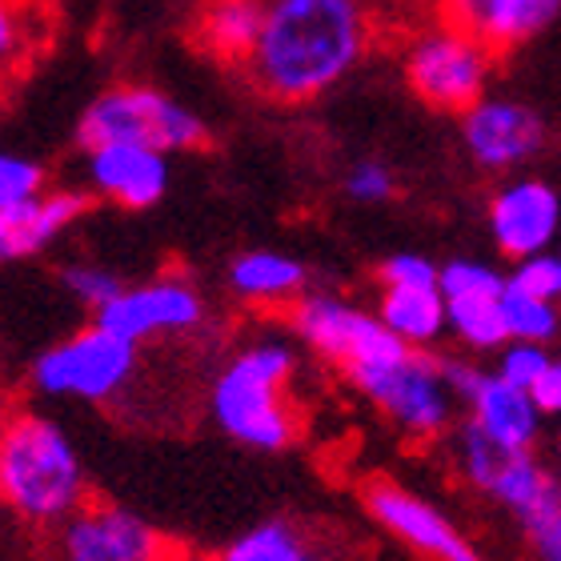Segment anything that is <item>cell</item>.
Returning a JSON list of instances; mask_svg holds the SVG:
<instances>
[{
  "instance_id": "d6986e66",
  "label": "cell",
  "mask_w": 561,
  "mask_h": 561,
  "mask_svg": "<svg viewBox=\"0 0 561 561\" xmlns=\"http://www.w3.org/2000/svg\"><path fill=\"white\" fill-rule=\"evenodd\" d=\"M225 285L245 305L277 309V305H297L309 293V270L277 249H249L229 261Z\"/></svg>"
},
{
  "instance_id": "ffe728a7",
  "label": "cell",
  "mask_w": 561,
  "mask_h": 561,
  "mask_svg": "<svg viewBox=\"0 0 561 561\" xmlns=\"http://www.w3.org/2000/svg\"><path fill=\"white\" fill-rule=\"evenodd\" d=\"M265 24V0H201L193 36L221 65H245Z\"/></svg>"
},
{
  "instance_id": "1f68e13d",
  "label": "cell",
  "mask_w": 561,
  "mask_h": 561,
  "mask_svg": "<svg viewBox=\"0 0 561 561\" xmlns=\"http://www.w3.org/2000/svg\"><path fill=\"white\" fill-rule=\"evenodd\" d=\"M21 41H24V28H21V16L12 9L0 12V57L12 60L21 53Z\"/></svg>"
},
{
  "instance_id": "30bf717a",
  "label": "cell",
  "mask_w": 561,
  "mask_h": 561,
  "mask_svg": "<svg viewBox=\"0 0 561 561\" xmlns=\"http://www.w3.org/2000/svg\"><path fill=\"white\" fill-rule=\"evenodd\" d=\"M173 546L140 514L113 502L81 505L45 541V561H169Z\"/></svg>"
},
{
  "instance_id": "4316f807",
  "label": "cell",
  "mask_w": 561,
  "mask_h": 561,
  "mask_svg": "<svg viewBox=\"0 0 561 561\" xmlns=\"http://www.w3.org/2000/svg\"><path fill=\"white\" fill-rule=\"evenodd\" d=\"M341 193L353 201V205H386L398 193V176L386 161H374V157H362L353 161L341 176Z\"/></svg>"
},
{
  "instance_id": "44dd1931",
  "label": "cell",
  "mask_w": 561,
  "mask_h": 561,
  "mask_svg": "<svg viewBox=\"0 0 561 561\" xmlns=\"http://www.w3.org/2000/svg\"><path fill=\"white\" fill-rule=\"evenodd\" d=\"M377 313L413 350H433L449 333L442 285H381Z\"/></svg>"
},
{
  "instance_id": "ac0fdd59",
  "label": "cell",
  "mask_w": 561,
  "mask_h": 561,
  "mask_svg": "<svg viewBox=\"0 0 561 561\" xmlns=\"http://www.w3.org/2000/svg\"><path fill=\"white\" fill-rule=\"evenodd\" d=\"M89 197L93 193H81V188H48L24 209L0 213V257L28 261L45 253L89 213Z\"/></svg>"
},
{
  "instance_id": "ba28073f",
  "label": "cell",
  "mask_w": 561,
  "mask_h": 561,
  "mask_svg": "<svg viewBox=\"0 0 561 561\" xmlns=\"http://www.w3.org/2000/svg\"><path fill=\"white\" fill-rule=\"evenodd\" d=\"M457 129L466 157L490 176H517L526 164L538 161L550 140L538 108L502 93H485L478 105H469L457 117Z\"/></svg>"
},
{
  "instance_id": "52a82bcc",
  "label": "cell",
  "mask_w": 561,
  "mask_h": 561,
  "mask_svg": "<svg viewBox=\"0 0 561 561\" xmlns=\"http://www.w3.org/2000/svg\"><path fill=\"white\" fill-rule=\"evenodd\" d=\"M133 369H137V345L93 321L89 329H77L65 341L48 345L28 369V386L41 398L101 405L129 386Z\"/></svg>"
},
{
  "instance_id": "e575fe53",
  "label": "cell",
  "mask_w": 561,
  "mask_h": 561,
  "mask_svg": "<svg viewBox=\"0 0 561 561\" xmlns=\"http://www.w3.org/2000/svg\"><path fill=\"white\" fill-rule=\"evenodd\" d=\"M558 257H561V249H558Z\"/></svg>"
},
{
  "instance_id": "8992f818",
  "label": "cell",
  "mask_w": 561,
  "mask_h": 561,
  "mask_svg": "<svg viewBox=\"0 0 561 561\" xmlns=\"http://www.w3.org/2000/svg\"><path fill=\"white\" fill-rule=\"evenodd\" d=\"M108 140H133L161 152H193L209 145V125L201 113L152 84H113L84 105L77 121V145L93 149Z\"/></svg>"
},
{
  "instance_id": "277c9868",
  "label": "cell",
  "mask_w": 561,
  "mask_h": 561,
  "mask_svg": "<svg viewBox=\"0 0 561 561\" xmlns=\"http://www.w3.org/2000/svg\"><path fill=\"white\" fill-rule=\"evenodd\" d=\"M345 381L413 442H437L454 433L461 401L449 386L445 357H433L430 350L398 341L386 353L345 369Z\"/></svg>"
},
{
  "instance_id": "5b68a950",
  "label": "cell",
  "mask_w": 561,
  "mask_h": 561,
  "mask_svg": "<svg viewBox=\"0 0 561 561\" xmlns=\"http://www.w3.org/2000/svg\"><path fill=\"white\" fill-rule=\"evenodd\" d=\"M493 65H497V53L481 36L445 16L417 28L401 48V72L413 96L421 105L454 113V117H461L469 105H478L490 93Z\"/></svg>"
},
{
  "instance_id": "7c38bea8",
  "label": "cell",
  "mask_w": 561,
  "mask_h": 561,
  "mask_svg": "<svg viewBox=\"0 0 561 561\" xmlns=\"http://www.w3.org/2000/svg\"><path fill=\"white\" fill-rule=\"evenodd\" d=\"M205 297L181 273H161L140 285H125L113 301L96 313V321L117 337L145 345L157 337H188L205 325Z\"/></svg>"
},
{
  "instance_id": "83f0119b",
  "label": "cell",
  "mask_w": 561,
  "mask_h": 561,
  "mask_svg": "<svg viewBox=\"0 0 561 561\" xmlns=\"http://www.w3.org/2000/svg\"><path fill=\"white\" fill-rule=\"evenodd\" d=\"M493 357H497L493 369H497L505 381H514V386H522V389H534V381H538V377L546 374V365L553 362V353L546 350V345H534V341H505Z\"/></svg>"
},
{
  "instance_id": "e0dca14e",
  "label": "cell",
  "mask_w": 561,
  "mask_h": 561,
  "mask_svg": "<svg viewBox=\"0 0 561 561\" xmlns=\"http://www.w3.org/2000/svg\"><path fill=\"white\" fill-rule=\"evenodd\" d=\"M437 12L481 36L493 53H514L561 21V0H437Z\"/></svg>"
},
{
  "instance_id": "7402d4cb",
  "label": "cell",
  "mask_w": 561,
  "mask_h": 561,
  "mask_svg": "<svg viewBox=\"0 0 561 561\" xmlns=\"http://www.w3.org/2000/svg\"><path fill=\"white\" fill-rule=\"evenodd\" d=\"M217 561H333L325 541L293 517H265L257 526L241 529Z\"/></svg>"
},
{
  "instance_id": "484cf974",
  "label": "cell",
  "mask_w": 561,
  "mask_h": 561,
  "mask_svg": "<svg viewBox=\"0 0 561 561\" xmlns=\"http://www.w3.org/2000/svg\"><path fill=\"white\" fill-rule=\"evenodd\" d=\"M41 193H48L45 164L24 152H0V213L24 209Z\"/></svg>"
},
{
  "instance_id": "d4e9b609",
  "label": "cell",
  "mask_w": 561,
  "mask_h": 561,
  "mask_svg": "<svg viewBox=\"0 0 561 561\" xmlns=\"http://www.w3.org/2000/svg\"><path fill=\"white\" fill-rule=\"evenodd\" d=\"M57 280L72 301L84 305V309H93V313H101V309L125 289V280L113 270H105V265H96V261H65L57 270Z\"/></svg>"
},
{
  "instance_id": "7a4b0ae2",
  "label": "cell",
  "mask_w": 561,
  "mask_h": 561,
  "mask_svg": "<svg viewBox=\"0 0 561 561\" xmlns=\"http://www.w3.org/2000/svg\"><path fill=\"white\" fill-rule=\"evenodd\" d=\"M0 502L24 529L53 534L89 505V473L69 430L41 410H16L0 430Z\"/></svg>"
},
{
  "instance_id": "4dcf8cb0",
  "label": "cell",
  "mask_w": 561,
  "mask_h": 561,
  "mask_svg": "<svg viewBox=\"0 0 561 561\" xmlns=\"http://www.w3.org/2000/svg\"><path fill=\"white\" fill-rule=\"evenodd\" d=\"M529 398H534V405H538L546 421H550V417L561 421V357H553V362L546 365V374L534 381Z\"/></svg>"
},
{
  "instance_id": "9a60e30c",
  "label": "cell",
  "mask_w": 561,
  "mask_h": 561,
  "mask_svg": "<svg viewBox=\"0 0 561 561\" xmlns=\"http://www.w3.org/2000/svg\"><path fill=\"white\" fill-rule=\"evenodd\" d=\"M505 289H510V273L493 270L485 261L461 257L442 265L449 333L469 353H497L510 341V329H505Z\"/></svg>"
},
{
  "instance_id": "3957f363",
  "label": "cell",
  "mask_w": 561,
  "mask_h": 561,
  "mask_svg": "<svg viewBox=\"0 0 561 561\" xmlns=\"http://www.w3.org/2000/svg\"><path fill=\"white\" fill-rule=\"evenodd\" d=\"M297 350L285 337H257L225 357L209 386L213 425L253 454H280L297 442L301 417L289 398Z\"/></svg>"
},
{
  "instance_id": "d6a6232c",
  "label": "cell",
  "mask_w": 561,
  "mask_h": 561,
  "mask_svg": "<svg viewBox=\"0 0 561 561\" xmlns=\"http://www.w3.org/2000/svg\"><path fill=\"white\" fill-rule=\"evenodd\" d=\"M169 561H217V558H205V553H193V550H173Z\"/></svg>"
},
{
  "instance_id": "f1b7e54d",
  "label": "cell",
  "mask_w": 561,
  "mask_h": 561,
  "mask_svg": "<svg viewBox=\"0 0 561 561\" xmlns=\"http://www.w3.org/2000/svg\"><path fill=\"white\" fill-rule=\"evenodd\" d=\"M510 285L534 293V297H546V301H561V257L558 249L553 253H538V257L517 261L510 270Z\"/></svg>"
},
{
  "instance_id": "836d02e7",
  "label": "cell",
  "mask_w": 561,
  "mask_h": 561,
  "mask_svg": "<svg viewBox=\"0 0 561 561\" xmlns=\"http://www.w3.org/2000/svg\"><path fill=\"white\" fill-rule=\"evenodd\" d=\"M558 461H561V430H558Z\"/></svg>"
},
{
  "instance_id": "5bb4252c",
  "label": "cell",
  "mask_w": 561,
  "mask_h": 561,
  "mask_svg": "<svg viewBox=\"0 0 561 561\" xmlns=\"http://www.w3.org/2000/svg\"><path fill=\"white\" fill-rule=\"evenodd\" d=\"M445 374H449L457 401L466 405V421H473L485 437H493L505 449H534L538 445L546 417L534 405L529 389L505 381L497 369L457 362V357H445Z\"/></svg>"
},
{
  "instance_id": "2e32d148",
  "label": "cell",
  "mask_w": 561,
  "mask_h": 561,
  "mask_svg": "<svg viewBox=\"0 0 561 561\" xmlns=\"http://www.w3.org/2000/svg\"><path fill=\"white\" fill-rule=\"evenodd\" d=\"M84 188L125 213H145L169 193V152L133 140L93 145L84 149Z\"/></svg>"
},
{
  "instance_id": "f546056e",
  "label": "cell",
  "mask_w": 561,
  "mask_h": 561,
  "mask_svg": "<svg viewBox=\"0 0 561 561\" xmlns=\"http://www.w3.org/2000/svg\"><path fill=\"white\" fill-rule=\"evenodd\" d=\"M381 285H442V265H433L425 253H393L377 270Z\"/></svg>"
},
{
  "instance_id": "603a6c76",
  "label": "cell",
  "mask_w": 561,
  "mask_h": 561,
  "mask_svg": "<svg viewBox=\"0 0 561 561\" xmlns=\"http://www.w3.org/2000/svg\"><path fill=\"white\" fill-rule=\"evenodd\" d=\"M514 526L529 550V561H561V473H553L526 510L514 514Z\"/></svg>"
},
{
  "instance_id": "cb8c5ba5",
  "label": "cell",
  "mask_w": 561,
  "mask_h": 561,
  "mask_svg": "<svg viewBox=\"0 0 561 561\" xmlns=\"http://www.w3.org/2000/svg\"><path fill=\"white\" fill-rule=\"evenodd\" d=\"M505 329H510V341L550 345L561 333V301H546V297L510 285L505 289Z\"/></svg>"
},
{
  "instance_id": "4fadbf2b",
  "label": "cell",
  "mask_w": 561,
  "mask_h": 561,
  "mask_svg": "<svg viewBox=\"0 0 561 561\" xmlns=\"http://www.w3.org/2000/svg\"><path fill=\"white\" fill-rule=\"evenodd\" d=\"M485 221H490L493 249L510 265L538 257V253H553L561 237V193L546 176H505L485 205Z\"/></svg>"
},
{
  "instance_id": "8fae6325",
  "label": "cell",
  "mask_w": 561,
  "mask_h": 561,
  "mask_svg": "<svg viewBox=\"0 0 561 561\" xmlns=\"http://www.w3.org/2000/svg\"><path fill=\"white\" fill-rule=\"evenodd\" d=\"M362 502L369 510L377 526L386 529L389 538H398L405 550H413L425 561H490L485 553L466 538V529L454 526L445 517L442 505H433L430 497L413 493L410 485H401L393 478H374L365 481Z\"/></svg>"
},
{
  "instance_id": "9c48e42d",
  "label": "cell",
  "mask_w": 561,
  "mask_h": 561,
  "mask_svg": "<svg viewBox=\"0 0 561 561\" xmlns=\"http://www.w3.org/2000/svg\"><path fill=\"white\" fill-rule=\"evenodd\" d=\"M289 329L313 357H321L325 365H337L341 374L401 341L381 321L377 309L369 313V309L345 301L337 293H305L301 301L293 305Z\"/></svg>"
},
{
  "instance_id": "6da1fadb",
  "label": "cell",
  "mask_w": 561,
  "mask_h": 561,
  "mask_svg": "<svg viewBox=\"0 0 561 561\" xmlns=\"http://www.w3.org/2000/svg\"><path fill=\"white\" fill-rule=\"evenodd\" d=\"M374 45L369 0H265V24L249 60V84L277 105L333 93Z\"/></svg>"
}]
</instances>
